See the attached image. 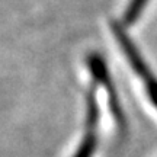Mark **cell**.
Returning <instances> with one entry per match:
<instances>
[{
	"mask_svg": "<svg viewBox=\"0 0 157 157\" xmlns=\"http://www.w3.org/2000/svg\"><path fill=\"white\" fill-rule=\"evenodd\" d=\"M111 29H112L113 36L117 39L118 45L121 47L122 52L125 54V57H127V60H128L132 71L143 80L150 102L154 105V108H157V77L153 74L151 68L148 67V64H147L146 60L143 58V56H141V52L138 51V48L135 47V44L128 36L125 28L122 26V23L112 22L111 23Z\"/></svg>",
	"mask_w": 157,
	"mask_h": 157,
	"instance_id": "cell-1",
	"label": "cell"
},
{
	"mask_svg": "<svg viewBox=\"0 0 157 157\" xmlns=\"http://www.w3.org/2000/svg\"><path fill=\"white\" fill-rule=\"evenodd\" d=\"M87 66H89V71L92 74V77L98 84H101L102 87L105 89L108 96V102H109V109L112 112V117L115 119L117 125L119 127V129H125L127 127V121H125V113H124L122 105L119 102V96L117 93L115 84L112 82V77L109 74L108 66L105 60L102 58V56L99 54H90L87 57Z\"/></svg>",
	"mask_w": 157,
	"mask_h": 157,
	"instance_id": "cell-2",
	"label": "cell"
},
{
	"mask_svg": "<svg viewBox=\"0 0 157 157\" xmlns=\"http://www.w3.org/2000/svg\"><path fill=\"white\" fill-rule=\"evenodd\" d=\"M101 121V109L98 105L95 87H90L86 93V127L90 131H96V127Z\"/></svg>",
	"mask_w": 157,
	"mask_h": 157,
	"instance_id": "cell-3",
	"label": "cell"
},
{
	"mask_svg": "<svg viewBox=\"0 0 157 157\" xmlns=\"http://www.w3.org/2000/svg\"><path fill=\"white\" fill-rule=\"evenodd\" d=\"M98 147V135L96 131H90L87 129V132L84 134L82 143L78 144L77 151L74 153L73 157H93Z\"/></svg>",
	"mask_w": 157,
	"mask_h": 157,
	"instance_id": "cell-4",
	"label": "cell"
},
{
	"mask_svg": "<svg viewBox=\"0 0 157 157\" xmlns=\"http://www.w3.org/2000/svg\"><path fill=\"white\" fill-rule=\"evenodd\" d=\"M148 0H129L124 12V25H134L143 15Z\"/></svg>",
	"mask_w": 157,
	"mask_h": 157,
	"instance_id": "cell-5",
	"label": "cell"
}]
</instances>
